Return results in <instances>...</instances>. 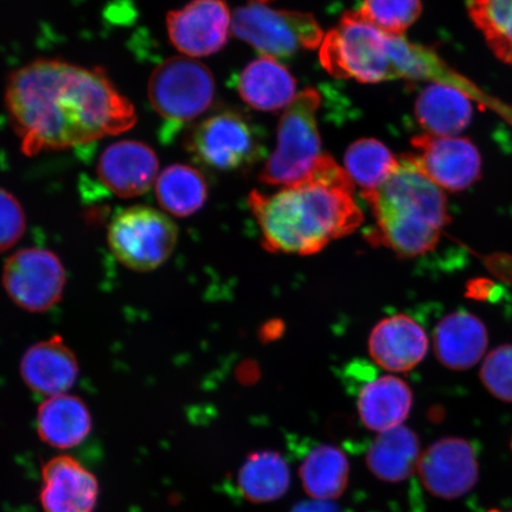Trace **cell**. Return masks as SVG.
<instances>
[{
	"label": "cell",
	"instance_id": "2",
	"mask_svg": "<svg viewBox=\"0 0 512 512\" xmlns=\"http://www.w3.org/2000/svg\"><path fill=\"white\" fill-rule=\"evenodd\" d=\"M354 185L347 171L324 153L306 181L271 195L252 191L248 206L259 224L262 246L271 253L312 255L355 233L364 217Z\"/></svg>",
	"mask_w": 512,
	"mask_h": 512
},
{
	"label": "cell",
	"instance_id": "32",
	"mask_svg": "<svg viewBox=\"0 0 512 512\" xmlns=\"http://www.w3.org/2000/svg\"><path fill=\"white\" fill-rule=\"evenodd\" d=\"M292 512H339L332 502L315 501L303 502L297 505Z\"/></svg>",
	"mask_w": 512,
	"mask_h": 512
},
{
	"label": "cell",
	"instance_id": "25",
	"mask_svg": "<svg viewBox=\"0 0 512 512\" xmlns=\"http://www.w3.org/2000/svg\"><path fill=\"white\" fill-rule=\"evenodd\" d=\"M290 484V467L278 452L267 450L249 454L239 470L241 494L255 504L278 501Z\"/></svg>",
	"mask_w": 512,
	"mask_h": 512
},
{
	"label": "cell",
	"instance_id": "34",
	"mask_svg": "<svg viewBox=\"0 0 512 512\" xmlns=\"http://www.w3.org/2000/svg\"><path fill=\"white\" fill-rule=\"evenodd\" d=\"M511 447H512V443H511Z\"/></svg>",
	"mask_w": 512,
	"mask_h": 512
},
{
	"label": "cell",
	"instance_id": "16",
	"mask_svg": "<svg viewBox=\"0 0 512 512\" xmlns=\"http://www.w3.org/2000/svg\"><path fill=\"white\" fill-rule=\"evenodd\" d=\"M19 373L31 392L53 398L75 386L80 367L74 351L56 335L25 351Z\"/></svg>",
	"mask_w": 512,
	"mask_h": 512
},
{
	"label": "cell",
	"instance_id": "29",
	"mask_svg": "<svg viewBox=\"0 0 512 512\" xmlns=\"http://www.w3.org/2000/svg\"><path fill=\"white\" fill-rule=\"evenodd\" d=\"M421 0H363L358 14L387 34L403 36L421 15Z\"/></svg>",
	"mask_w": 512,
	"mask_h": 512
},
{
	"label": "cell",
	"instance_id": "27",
	"mask_svg": "<svg viewBox=\"0 0 512 512\" xmlns=\"http://www.w3.org/2000/svg\"><path fill=\"white\" fill-rule=\"evenodd\" d=\"M344 165L352 183L362 189V195H366L379 189L394 174L399 168L400 158L380 140L363 138L349 146Z\"/></svg>",
	"mask_w": 512,
	"mask_h": 512
},
{
	"label": "cell",
	"instance_id": "1",
	"mask_svg": "<svg viewBox=\"0 0 512 512\" xmlns=\"http://www.w3.org/2000/svg\"><path fill=\"white\" fill-rule=\"evenodd\" d=\"M5 106L29 157L93 143L137 123L136 108L102 70L62 60H36L15 70Z\"/></svg>",
	"mask_w": 512,
	"mask_h": 512
},
{
	"label": "cell",
	"instance_id": "17",
	"mask_svg": "<svg viewBox=\"0 0 512 512\" xmlns=\"http://www.w3.org/2000/svg\"><path fill=\"white\" fill-rule=\"evenodd\" d=\"M428 350L426 332L406 315L384 318L371 331L369 354L383 369L405 373L424 360Z\"/></svg>",
	"mask_w": 512,
	"mask_h": 512
},
{
	"label": "cell",
	"instance_id": "11",
	"mask_svg": "<svg viewBox=\"0 0 512 512\" xmlns=\"http://www.w3.org/2000/svg\"><path fill=\"white\" fill-rule=\"evenodd\" d=\"M232 17L224 0H190L166 15V30L179 53L206 57L226 47Z\"/></svg>",
	"mask_w": 512,
	"mask_h": 512
},
{
	"label": "cell",
	"instance_id": "6",
	"mask_svg": "<svg viewBox=\"0 0 512 512\" xmlns=\"http://www.w3.org/2000/svg\"><path fill=\"white\" fill-rule=\"evenodd\" d=\"M235 36L262 56L287 60L320 47L324 32L311 14L273 8L271 0H248L232 17Z\"/></svg>",
	"mask_w": 512,
	"mask_h": 512
},
{
	"label": "cell",
	"instance_id": "5",
	"mask_svg": "<svg viewBox=\"0 0 512 512\" xmlns=\"http://www.w3.org/2000/svg\"><path fill=\"white\" fill-rule=\"evenodd\" d=\"M322 99L313 88L297 95L278 126L277 147L267 159L260 182L291 187L309 178L322 158L317 114Z\"/></svg>",
	"mask_w": 512,
	"mask_h": 512
},
{
	"label": "cell",
	"instance_id": "4",
	"mask_svg": "<svg viewBox=\"0 0 512 512\" xmlns=\"http://www.w3.org/2000/svg\"><path fill=\"white\" fill-rule=\"evenodd\" d=\"M362 196L375 221L368 241L405 258L433 251L450 221L444 192L409 155L379 189Z\"/></svg>",
	"mask_w": 512,
	"mask_h": 512
},
{
	"label": "cell",
	"instance_id": "28",
	"mask_svg": "<svg viewBox=\"0 0 512 512\" xmlns=\"http://www.w3.org/2000/svg\"><path fill=\"white\" fill-rule=\"evenodd\" d=\"M466 6L494 54L512 64V0H467Z\"/></svg>",
	"mask_w": 512,
	"mask_h": 512
},
{
	"label": "cell",
	"instance_id": "19",
	"mask_svg": "<svg viewBox=\"0 0 512 512\" xmlns=\"http://www.w3.org/2000/svg\"><path fill=\"white\" fill-rule=\"evenodd\" d=\"M236 91L248 106L261 112H275L297 98V82L278 60L261 56L238 75Z\"/></svg>",
	"mask_w": 512,
	"mask_h": 512
},
{
	"label": "cell",
	"instance_id": "23",
	"mask_svg": "<svg viewBox=\"0 0 512 512\" xmlns=\"http://www.w3.org/2000/svg\"><path fill=\"white\" fill-rule=\"evenodd\" d=\"M420 441L411 428L399 426L379 433L367 453V466L384 483H400L418 471Z\"/></svg>",
	"mask_w": 512,
	"mask_h": 512
},
{
	"label": "cell",
	"instance_id": "12",
	"mask_svg": "<svg viewBox=\"0 0 512 512\" xmlns=\"http://www.w3.org/2000/svg\"><path fill=\"white\" fill-rule=\"evenodd\" d=\"M412 146L414 152L409 156L440 189L465 190L482 172V158L470 140L422 134L412 139Z\"/></svg>",
	"mask_w": 512,
	"mask_h": 512
},
{
	"label": "cell",
	"instance_id": "15",
	"mask_svg": "<svg viewBox=\"0 0 512 512\" xmlns=\"http://www.w3.org/2000/svg\"><path fill=\"white\" fill-rule=\"evenodd\" d=\"M158 172L156 152L137 140H123L108 146L96 166L100 182L120 198L146 194L156 183Z\"/></svg>",
	"mask_w": 512,
	"mask_h": 512
},
{
	"label": "cell",
	"instance_id": "18",
	"mask_svg": "<svg viewBox=\"0 0 512 512\" xmlns=\"http://www.w3.org/2000/svg\"><path fill=\"white\" fill-rule=\"evenodd\" d=\"M412 406V390L399 377L370 376L358 389V414L370 431L383 433L402 426Z\"/></svg>",
	"mask_w": 512,
	"mask_h": 512
},
{
	"label": "cell",
	"instance_id": "14",
	"mask_svg": "<svg viewBox=\"0 0 512 512\" xmlns=\"http://www.w3.org/2000/svg\"><path fill=\"white\" fill-rule=\"evenodd\" d=\"M99 480L80 460L61 454L42 467L40 503L44 512H96Z\"/></svg>",
	"mask_w": 512,
	"mask_h": 512
},
{
	"label": "cell",
	"instance_id": "3",
	"mask_svg": "<svg viewBox=\"0 0 512 512\" xmlns=\"http://www.w3.org/2000/svg\"><path fill=\"white\" fill-rule=\"evenodd\" d=\"M319 60L335 78L362 83L431 80L443 74V63L432 50L387 34L357 11L345 12L324 35Z\"/></svg>",
	"mask_w": 512,
	"mask_h": 512
},
{
	"label": "cell",
	"instance_id": "24",
	"mask_svg": "<svg viewBox=\"0 0 512 512\" xmlns=\"http://www.w3.org/2000/svg\"><path fill=\"white\" fill-rule=\"evenodd\" d=\"M299 477L307 495L315 501L332 502L347 490L350 464L342 450L320 445L307 454L299 469Z\"/></svg>",
	"mask_w": 512,
	"mask_h": 512
},
{
	"label": "cell",
	"instance_id": "30",
	"mask_svg": "<svg viewBox=\"0 0 512 512\" xmlns=\"http://www.w3.org/2000/svg\"><path fill=\"white\" fill-rule=\"evenodd\" d=\"M480 380L495 398L512 402V344H504L486 356Z\"/></svg>",
	"mask_w": 512,
	"mask_h": 512
},
{
	"label": "cell",
	"instance_id": "26",
	"mask_svg": "<svg viewBox=\"0 0 512 512\" xmlns=\"http://www.w3.org/2000/svg\"><path fill=\"white\" fill-rule=\"evenodd\" d=\"M156 197L164 213L189 217L200 211L208 201V183L195 168L172 164L165 168L155 183Z\"/></svg>",
	"mask_w": 512,
	"mask_h": 512
},
{
	"label": "cell",
	"instance_id": "8",
	"mask_svg": "<svg viewBox=\"0 0 512 512\" xmlns=\"http://www.w3.org/2000/svg\"><path fill=\"white\" fill-rule=\"evenodd\" d=\"M178 227L162 210L133 206L119 211L108 226L107 242L115 259L134 272H151L174 253Z\"/></svg>",
	"mask_w": 512,
	"mask_h": 512
},
{
	"label": "cell",
	"instance_id": "7",
	"mask_svg": "<svg viewBox=\"0 0 512 512\" xmlns=\"http://www.w3.org/2000/svg\"><path fill=\"white\" fill-rule=\"evenodd\" d=\"M185 149L207 168L246 170L265 155L264 132L245 114L221 111L192 127Z\"/></svg>",
	"mask_w": 512,
	"mask_h": 512
},
{
	"label": "cell",
	"instance_id": "20",
	"mask_svg": "<svg viewBox=\"0 0 512 512\" xmlns=\"http://www.w3.org/2000/svg\"><path fill=\"white\" fill-rule=\"evenodd\" d=\"M38 437L56 450H72L88 438L93 428L91 411L79 396L62 394L48 398L38 407Z\"/></svg>",
	"mask_w": 512,
	"mask_h": 512
},
{
	"label": "cell",
	"instance_id": "10",
	"mask_svg": "<svg viewBox=\"0 0 512 512\" xmlns=\"http://www.w3.org/2000/svg\"><path fill=\"white\" fill-rule=\"evenodd\" d=\"M67 272L49 249L23 248L6 260L3 286L12 303L31 313H43L61 302Z\"/></svg>",
	"mask_w": 512,
	"mask_h": 512
},
{
	"label": "cell",
	"instance_id": "21",
	"mask_svg": "<svg viewBox=\"0 0 512 512\" xmlns=\"http://www.w3.org/2000/svg\"><path fill=\"white\" fill-rule=\"evenodd\" d=\"M488 331L482 320L467 312H454L434 332L435 355L451 370H466L477 364L488 348Z\"/></svg>",
	"mask_w": 512,
	"mask_h": 512
},
{
	"label": "cell",
	"instance_id": "9",
	"mask_svg": "<svg viewBox=\"0 0 512 512\" xmlns=\"http://www.w3.org/2000/svg\"><path fill=\"white\" fill-rule=\"evenodd\" d=\"M147 93L159 117L179 128L207 112L215 98V80L203 63L170 57L153 70Z\"/></svg>",
	"mask_w": 512,
	"mask_h": 512
},
{
	"label": "cell",
	"instance_id": "33",
	"mask_svg": "<svg viewBox=\"0 0 512 512\" xmlns=\"http://www.w3.org/2000/svg\"><path fill=\"white\" fill-rule=\"evenodd\" d=\"M489 512H512V510L511 511L490 510Z\"/></svg>",
	"mask_w": 512,
	"mask_h": 512
},
{
	"label": "cell",
	"instance_id": "13",
	"mask_svg": "<svg viewBox=\"0 0 512 512\" xmlns=\"http://www.w3.org/2000/svg\"><path fill=\"white\" fill-rule=\"evenodd\" d=\"M418 473L421 483L435 497L456 499L470 492L478 480L475 447L462 438H443L422 452Z\"/></svg>",
	"mask_w": 512,
	"mask_h": 512
},
{
	"label": "cell",
	"instance_id": "22",
	"mask_svg": "<svg viewBox=\"0 0 512 512\" xmlns=\"http://www.w3.org/2000/svg\"><path fill=\"white\" fill-rule=\"evenodd\" d=\"M415 118L427 134L456 137L471 123L472 104L460 89L434 82L422 89L415 102Z\"/></svg>",
	"mask_w": 512,
	"mask_h": 512
},
{
	"label": "cell",
	"instance_id": "31",
	"mask_svg": "<svg viewBox=\"0 0 512 512\" xmlns=\"http://www.w3.org/2000/svg\"><path fill=\"white\" fill-rule=\"evenodd\" d=\"M27 216L21 202L8 190L0 188V254L8 252L23 238Z\"/></svg>",
	"mask_w": 512,
	"mask_h": 512
}]
</instances>
